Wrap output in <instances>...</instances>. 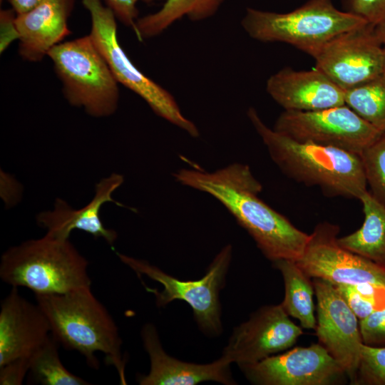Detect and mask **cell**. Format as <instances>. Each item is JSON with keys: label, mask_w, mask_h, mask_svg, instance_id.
I'll use <instances>...</instances> for the list:
<instances>
[{"label": "cell", "mask_w": 385, "mask_h": 385, "mask_svg": "<svg viewBox=\"0 0 385 385\" xmlns=\"http://www.w3.org/2000/svg\"><path fill=\"white\" fill-rule=\"evenodd\" d=\"M174 177L180 184L217 200L272 262L297 261L302 255L309 235L259 198L262 185L247 165L234 163L210 173L199 168L181 169Z\"/></svg>", "instance_id": "obj_1"}, {"label": "cell", "mask_w": 385, "mask_h": 385, "mask_svg": "<svg viewBox=\"0 0 385 385\" xmlns=\"http://www.w3.org/2000/svg\"><path fill=\"white\" fill-rule=\"evenodd\" d=\"M247 116L281 171L329 197H359L367 190L361 157L336 148L297 141L273 128L250 107Z\"/></svg>", "instance_id": "obj_2"}, {"label": "cell", "mask_w": 385, "mask_h": 385, "mask_svg": "<svg viewBox=\"0 0 385 385\" xmlns=\"http://www.w3.org/2000/svg\"><path fill=\"white\" fill-rule=\"evenodd\" d=\"M35 299L58 344L79 352L94 369L100 366L96 354L103 353L106 363L117 370L120 384H126V359L118 327L91 287L62 294H35Z\"/></svg>", "instance_id": "obj_3"}, {"label": "cell", "mask_w": 385, "mask_h": 385, "mask_svg": "<svg viewBox=\"0 0 385 385\" xmlns=\"http://www.w3.org/2000/svg\"><path fill=\"white\" fill-rule=\"evenodd\" d=\"M88 266L69 239L46 233L6 250L1 257L0 277L35 294H62L91 287Z\"/></svg>", "instance_id": "obj_4"}, {"label": "cell", "mask_w": 385, "mask_h": 385, "mask_svg": "<svg viewBox=\"0 0 385 385\" xmlns=\"http://www.w3.org/2000/svg\"><path fill=\"white\" fill-rule=\"evenodd\" d=\"M241 24L255 40L287 43L313 58L334 36L369 23L332 0H308L286 13L247 8Z\"/></svg>", "instance_id": "obj_5"}, {"label": "cell", "mask_w": 385, "mask_h": 385, "mask_svg": "<svg viewBox=\"0 0 385 385\" xmlns=\"http://www.w3.org/2000/svg\"><path fill=\"white\" fill-rule=\"evenodd\" d=\"M47 56L71 106L95 118L116 111L119 83L89 35L61 42Z\"/></svg>", "instance_id": "obj_6"}, {"label": "cell", "mask_w": 385, "mask_h": 385, "mask_svg": "<svg viewBox=\"0 0 385 385\" xmlns=\"http://www.w3.org/2000/svg\"><path fill=\"white\" fill-rule=\"evenodd\" d=\"M91 19L88 34L107 62L118 83L141 97L158 116L178 126L190 136L200 133L196 125L185 117L174 97L143 74L127 56L117 35L116 17L101 0H81Z\"/></svg>", "instance_id": "obj_7"}, {"label": "cell", "mask_w": 385, "mask_h": 385, "mask_svg": "<svg viewBox=\"0 0 385 385\" xmlns=\"http://www.w3.org/2000/svg\"><path fill=\"white\" fill-rule=\"evenodd\" d=\"M232 252L230 245L225 246L213 259L204 277L196 280L178 279L146 260L115 253L138 275L143 274L163 286L162 290L145 287L147 292L154 294L158 307L176 299L184 301L192 308L200 329L207 335L217 336L222 330L220 292L225 283Z\"/></svg>", "instance_id": "obj_8"}, {"label": "cell", "mask_w": 385, "mask_h": 385, "mask_svg": "<svg viewBox=\"0 0 385 385\" xmlns=\"http://www.w3.org/2000/svg\"><path fill=\"white\" fill-rule=\"evenodd\" d=\"M273 129L299 142L359 155L384 133L345 104L312 111H284Z\"/></svg>", "instance_id": "obj_9"}, {"label": "cell", "mask_w": 385, "mask_h": 385, "mask_svg": "<svg viewBox=\"0 0 385 385\" xmlns=\"http://www.w3.org/2000/svg\"><path fill=\"white\" fill-rule=\"evenodd\" d=\"M339 227L319 222L309 234L301 257L296 261L311 278L334 284H369L385 287V267L356 255L338 242Z\"/></svg>", "instance_id": "obj_10"}, {"label": "cell", "mask_w": 385, "mask_h": 385, "mask_svg": "<svg viewBox=\"0 0 385 385\" xmlns=\"http://www.w3.org/2000/svg\"><path fill=\"white\" fill-rule=\"evenodd\" d=\"M374 27L368 24L330 39L313 57L315 68L344 91L384 73V46Z\"/></svg>", "instance_id": "obj_11"}, {"label": "cell", "mask_w": 385, "mask_h": 385, "mask_svg": "<svg viewBox=\"0 0 385 385\" xmlns=\"http://www.w3.org/2000/svg\"><path fill=\"white\" fill-rule=\"evenodd\" d=\"M238 366L248 381L257 385H332L347 376L319 342Z\"/></svg>", "instance_id": "obj_12"}, {"label": "cell", "mask_w": 385, "mask_h": 385, "mask_svg": "<svg viewBox=\"0 0 385 385\" xmlns=\"http://www.w3.org/2000/svg\"><path fill=\"white\" fill-rule=\"evenodd\" d=\"M312 282L317 298L318 342L343 368L353 384L363 344L359 320L334 284L319 278H313Z\"/></svg>", "instance_id": "obj_13"}, {"label": "cell", "mask_w": 385, "mask_h": 385, "mask_svg": "<svg viewBox=\"0 0 385 385\" xmlns=\"http://www.w3.org/2000/svg\"><path fill=\"white\" fill-rule=\"evenodd\" d=\"M302 333L281 304L266 305L233 329L221 356L237 365L256 363L292 347Z\"/></svg>", "instance_id": "obj_14"}, {"label": "cell", "mask_w": 385, "mask_h": 385, "mask_svg": "<svg viewBox=\"0 0 385 385\" xmlns=\"http://www.w3.org/2000/svg\"><path fill=\"white\" fill-rule=\"evenodd\" d=\"M51 336L45 313L36 303L11 287L1 302L0 366L20 358H30Z\"/></svg>", "instance_id": "obj_15"}, {"label": "cell", "mask_w": 385, "mask_h": 385, "mask_svg": "<svg viewBox=\"0 0 385 385\" xmlns=\"http://www.w3.org/2000/svg\"><path fill=\"white\" fill-rule=\"evenodd\" d=\"M140 336L150 359V370L137 377L140 385H194L208 381L236 384L230 371L231 363L222 356L205 364L174 358L165 351L158 332L151 323L143 326Z\"/></svg>", "instance_id": "obj_16"}, {"label": "cell", "mask_w": 385, "mask_h": 385, "mask_svg": "<svg viewBox=\"0 0 385 385\" xmlns=\"http://www.w3.org/2000/svg\"><path fill=\"white\" fill-rule=\"evenodd\" d=\"M123 183V176L113 173L101 179L95 186V195L83 207L76 210L65 200L57 198L52 210L43 211L36 216L38 226L46 233L58 239L68 240L73 230H83L95 238H103L113 249L117 232L103 224L100 211L103 204L113 202L123 206L112 197L113 192Z\"/></svg>", "instance_id": "obj_17"}, {"label": "cell", "mask_w": 385, "mask_h": 385, "mask_svg": "<svg viewBox=\"0 0 385 385\" xmlns=\"http://www.w3.org/2000/svg\"><path fill=\"white\" fill-rule=\"evenodd\" d=\"M266 91L284 111H312L342 106L344 91L314 68H284L272 75Z\"/></svg>", "instance_id": "obj_18"}, {"label": "cell", "mask_w": 385, "mask_h": 385, "mask_svg": "<svg viewBox=\"0 0 385 385\" xmlns=\"http://www.w3.org/2000/svg\"><path fill=\"white\" fill-rule=\"evenodd\" d=\"M75 0H43L27 12L16 14L19 53L27 61L38 62L71 34L68 19Z\"/></svg>", "instance_id": "obj_19"}, {"label": "cell", "mask_w": 385, "mask_h": 385, "mask_svg": "<svg viewBox=\"0 0 385 385\" xmlns=\"http://www.w3.org/2000/svg\"><path fill=\"white\" fill-rule=\"evenodd\" d=\"M364 220L355 232L338 237L344 248L385 267V206L366 190L359 199Z\"/></svg>", "instance_id": "obj_20"}, {"label": "cell", "mask_w": 385, "mask_h": 385, "mask_svg": "<svg viewBox=\"0 0 385 385\" xmlns=\"http://www.w3.org/2000/svg\"><path fill=\"white\" fill-rule=\"evenodd\" d=\"M225 0H166L156 12L138 18L133 29L140 41L161 34L177 21L187 17L200 21L214 16Z\"/></svg>", "instance_id": "obj_21"}, {"label": "cell", "mask_w": 385, "mask_h": 385, "mask_svg": "<svg viewBox=\"0 0 385 385\" xmlns=\"http://www.w3.org/2000/svg\"><path fill=\"white\" fill-rule=\"evenodd\" d=\"M283 278L284 297L281 303L287 314L297 319L304 329H315L317 319L314 302V288L309 277L292 260H280L273 262Z\"/></svg>", "instance_id": "obj_22"}, {"label": "cell", "mask_w": 385, "mask_h": 385, "mask_svg": "<svg viewBox=\"0 0 385 385\" xmlns=\"http://www.w3.org/2000/svg\"><path fill=\"white\" fill-rule=\"evenodd\" d=\"M345 105L385 133V73L344 91Z\"/></svg>", "instance_id": "obj_23"}, {"label": "cell", "mask_w": 385, "mask_h": 385, "mask_svg": "<svg viewBox=\"0 0 385 385\" xmlns=\"http://www.w3.org/2000/svg\"><path fill=\"white\" fill-rule=\"evenodd\" d=\"M58 342L51 336L30 357L29 374L41 385H88L89 382L69 371L62 364Z\"/></svg>", "instance_id": "obj_24"}, {"label": "cell", "mask_w": 385, "mask_h": 385, "mask_svg": "<svg viewBox=\"0 0 385 385\" xmlns=\"http://www.w3.org/2000/svg\"><path fill=\"white\" fill-rule=\"evenodd\" d=\"M334 285L359 320L385 307V287L369 284Z\"/></svg>", "instance_id": "obj_25"}, {"label": "cell", "mask_w": 385, "mask_h": 385, "mask_svg": "<svg viewBox=\"0 0 385 385\" xmlns=\"http://www.w3.org/2000/svg\"><path fill=\"white\" fill-rule=\"evenodd\" d=\"M359 155L370 193L385 206V133Z\"/></svg>", "instance_id": "obj_26"}, {"label": "cell", "mask_w": 385, "mask_h": 385, "mask_svg": "<svg viewBox=\"0 0 385 385\" xmlns=\"http://www.w3.org/2000/svg\"><path fill=\"white\" fill-rule=\"evenodd\" d=\"M354 385H385V346L362 344Z\"/></svg>", "instance_id": "obj_27"}, {"label": "cell", "mask_w": 385, "mask_h": 385, "mask_svg": "<svg viewBox=\"0 0 385 385\" xmlns=\"http://www.w3.org/2000/svg\"><path fill=\"white\" fill-rule=\"evenodd\" d=\"M359 330L364 344L385 346V307L376 309L359 320Z\"/></svg>", "instance_id": "obj_28"}, {"label": "cell", "mask_w": 385, "mask_h": 385, "mask_svg": "<svg viewBox=\"0 0 385 385\" xmlns=\"http://www.w3.org/2000/svg\"><path fill=\"white\" fill-rule=\"evenodd\" d=\"M346 11L354 14L372 26L385 21V0H344Z\"/></svg>", "instance_id": "obj_29"}, {"label": "cell", "mask_w": 385, "mask_h": 385, "mask_svg": "<svg viewBox=\"0 0 385 385\" xmlns=\"http://www.w3.org/2000/svg\"><path fill=\"white\" fill-rule=\"evenodd\" d=\"M140 1L149 4L160 0H104L116 19L132 29H134L138 19L137 4Z\"/></svg>", "instance_id": "obj_30"}, {"label": "cell", "mask_w": 385, "mask_h": 385, "mask_svg": "<svg viewBox=\"0 0 385 385\" xmlns=\"http://www.w3.org/2000/svg\"><path fill=\"white\" fill-rule=\"evenodd\" d=\"M30 358H20L0 366L1 385H21L29 374Z\"/></svg>", "instance_id": "obj_31"}, {"label": "cell", "mask_w": 385, "mask_h": 385, "mask_svg": "<svg viewBox=\"0 0 385 385\" xmlns=\"http://www.w3.org/2000/svg\"><path fill=\"white\" fill-rule=\"evenodd\" d=\"M15 11L11 9H1L0 11V51L2 53L8 46L16 39L19 34L16 25Z\"/></svg>", "instance_id": "obj_32"}, {"label": "cell", "mask_w": 385, "mask_h": 385, "mask_svg": "<svg viewBox=\"0 0 385 385\" xmlns=\"http://www.w3.org/2000/svg\"><path fill=\"white\" fill-rule=\"evenodd\" d=\"M16 14L29 11L43 0H7Z\"/></svg>", "instance_id": "obj_33"}, {"label": "cell", "mask_w": 385, "mask_h": 385, "mask_svg": "<svg viewBox=\"0 0 385 385\" xmlns=\"http://www.w3.org/2000/svg\"><path fill=\"white\" fill-rule=\"evenodd\" d=\"M374 34L378 41L384 45L385 43V21L374 27Z\"/></svg>", "instance_id": "obj_34"}, {"label": "cell", "mask_w": 385, "mask_h": 385, "mask_svg": "<svg viewBox=\"0 0 385 385\" xmlns=\"http://www.w3.org/2000/svg\"><path fill=\"white\" fill-rule=\"evenodd\" d=\"M383 46H384V73H385V43Z\"/></svg>", "instance_id": "obj_35"}, {"label": "cell", "mask_w": 385, "mask_h": 385, "mask_svg": "<svg viewBox=\"0 0 385 385\" xmlns=\"http://www.w3.org/2000/svg\"><path fill=\"white\" fill-rule=\"evenodd\" d=\"M1 3L2 2V0H0Z\"/></svg>", "instance_id": "obj_36"}]
</instances>
